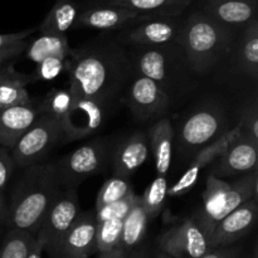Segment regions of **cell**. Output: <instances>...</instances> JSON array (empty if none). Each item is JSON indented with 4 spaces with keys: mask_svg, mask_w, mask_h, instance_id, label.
<instances>
[{
    "mask_svg": "<svg viewBox=\"0 0 258 258\" xmlns=\"http://www.w3.org/2000/svg\"><path fill=\"white\" fill-rule=\"evenodd\" d=\"M66 59L72 93L92 98L108 110L125 92L133 63L125 52L113 43L88 44L71 50Z\"/></svg>",
    "mask_w": 258,
    "mask_h": 258,
    "instance_id": "cell-1",
    "label": "cell"
},
{
    "mask_svg": "<svg viewBox=\"0 0 258 258\" xmlns=\"http://www.w3.org/2000/svg\"><path fill=\"white\" fill-rule=\"evenodd\" d=\"M54 165L37 164L25 169L15 186L8 211V226L37 236L38 229L62 191Z\"/></svg>",
    "mask_w": 258,
    "mask_h": 258,
    "instance_id": "cell-2",
    "label": "cell"
},
{
    "mask_svg": "<svg viewBox=\"0 0 258 258\" xmlns=\"http://www.w3.org/2000/svg\"><path fill=\"white\" fill-rule=\"evenodd\" d=\"M232 34L228 27L213 18L196 12L181 24L178 38L188 64L198 73L211 71L231 49Z\"/></svg>",
    "mask_w": 258,
    "mask_h": 258,
    "instance_id": "cell-3",
    "label": "cell"
},
{
    "mask_svg": "<svg viewBox=\"0 0 258 258\" xmlns=\"http://www.w3.org/2000/svg\"><path fill=\"white\" fill-rule=\"evenodd\" d=\"M62 140L64 141L62 123L50 116L40 113L37 121L12 149L13 160L22 169L37 165Z\"/></svg>",
    "mask_w": 258,
    "mask_h": 258,
    "instance_id": "cell-4",
    "label": "cell"
},
{
    "mask_svg": "<svg viewBox=\"0 0 258 258\" xmlns=\"http://www.w3.org/2000/svg\"><path fill=\"white\" fill-rule=\"evenodd\" d=\"M108 146L102 139L91 141L53 163L60 186L76 189L82 181L101 173L107 163Z\"/></svg>",
    "mask_w": 258,
    "mask_h": 258,
    "instance_id": "cell-5",
    "label": "cell"
},
{
    "mask_svg": "<svg viewBox=\"0 0 258 258\" xmlns=\"http://www.w3.org/2000/svg\"><path fill=\"white\" fill-rule=\"evenodd\" d=\"M80 213V199L76 189H63L45 214L35 236L37 241L42 243L43 249H47L52 257Z\"/></svg>",
    "mask_w": 258,
    "mask_h": 258,
    "instance_id": "cell-6",
    "label": "cell"
},
{
    "mask_svg": "<svg viewBox=\"0 0 258 258\" xmlns=\"http://www.w3.org/2000/svg\"><path fill=\"white\" fill-rule=\"evenodd\" d=\"M125 100L136 120L150 121L161 117L169 110L171 98L158 82L135 75L125 90Z\"/></svg>",
    "mask_w": 258,
    "mask_h": 258,
    "instance_id": "cell-7",
    "label": "cell"
},
{
    "mask_svg": "<svg viewBox=\"0 0 258 258\" xmlns=\"http://www.w3.org/2000/svg\"><path fill=\"white\" fill-rule=\"evenodd\" d=\"M176 47L178 43L160 47H139L135 57L131 59L135 75L155 81L169 93L171 86L175 83L174 76L179 70Z\"/></svg>",
    "mask_w": 258,
    "mask_h": 258,
    "instance_id": "cell-8",
    "label": "cell"
},
{
    "mask_svg": "<svg viewBox=\"0 0 258 258\" xmlns=\"http://www.w3.org/2000/svg\"><path fill=\"white\" fill-rule=\"evenodd\" d=\"M159 247L171 258H201L211 249L208 237L191 218L163 232Z\"/></svg>",
    "mask_w": 258,
    "mask_h": 258,
    "instance_id": "cell-9",
    "label": "cell"
},
{
    "mask_svg": "<svg viewBox=\"0 0 258 258\" xmlns=\"http://www.w3.org/2000/svg\"><path fill=\"white\" fill-rule=\"evenodd\" d=\"M71 92V91H70ZM72 95V103L62 120L64 141L82 140L100 130L107 108L92 98Z\"/></svg>",
    "mask_w": 258,
    "mask_h": 258,
    "instance_id": "cell-10",
    "label": "cell"
},
{
    "mask_svg": "<svg viewBox=\"0 0 258 258\" xmlns=\"http://www.w3.org/2000/svg\"><path fill=\"white\" fill-rule=\"evenodd\" d=\"M241 135L242 130L241 126H239L238 123V126L233 127L232 130L226 131V133L222 134L219 138H217L216 140L212 141L211 144H208L207 146L202 148L201 150H199V153H197V155L194 156L193 161H191L190 165L188 166L185 173L180 176V179H179L174 185H171L170 188H169L168 196L179 197L190 191V189L196 185L197 180H198V176L199 174H201L202 169H204L208 164H211L214 159L218 158V156Z\"/></svg>",
    "mask_w": 258,
    "mask_h": 258,
    "instance_id": "cell-11",
    "label": "cell"
},
{
    "mask_svg": "<svg viewBox=\"0 0 258 258\" xmlns=\"http://www.w3.org/2000/svg\"><path fill=\"white\" fill-rule=\"evenodd\" d=\"M97 221L93 213L81 212L70 231L58 244L54 258H88L97 252L96 248Z\"/></svg>",
    "mask_w": 258,
    "mask_h": 258,
    "instance_id": "cell-12",
    "label": "cell"
},
{
    "mask_svg": "<svg viewBox=\"0 0 258 258\" xmlns=\"http://www.w3.org/2000/svg\"><path fill=\"white\" fill-rule=\"evenodd\" d=\"M224 118L218 108L206 107L185 118L180 128V144L184 149L201 148L222 135Z\"/></svg>",
    "mask_w": 258,
    "mask_h": 258,
    "instance_id": "cell-13",
    "label": "cell"
},
{
    "mask_svg": "<svg viewBox=\"0 0 258 258\" xmlns=\"http://www.w3.org/2000/svg\"><path fill=\"white\" fill-rule=\"evenodd\" d=\"M257 212V198H253L224 217L209 236V248L228 247L246 236L256 223Z\"/></svg>",
    "mask_w": 258,
    "mask_h": 258,
    "instance_id": "cell-14",
    "label": "cell"
},
{
    "mask_svg": "<svg viewBox=\"0 0 258 258\" xmlns=\"http://www.w3.org/2000/svg\"><path fill=\"white\" fill-rule=\"evenodd\" d=\"M181 24L174 18L145 20L126 32L125 40L138 47H160L178 43Z\"/></svg>",
    "mask_w": 258,
    "mask_h": 258,
    "instance_id": "cell-15",
    "label": "cell"
},
{
    "mask_svg": "<svg viewBox=\"0 0 258 258\" xmlns=\"http://www.w3.org/2000/svg\"><path fill=\"white\" fill-rule=\"evenodd\" d=\"M150 19L151 18L139 14L133 10L125 9V8L97 4L80 12L76 25L92 28V29L113 30L120 29L128 24Z\"/></svg>",
    "mask_w": 258,
    "mask_h": 258,
    "instance_id": "cell-16",
    "label": "cell"
},
{
    "mask_svg": "<svg viewBox=\"0 0 258 258\" xmlns=\"http://www.w3.org/2000/svg\"><path fill=\"white\" fill-rule=\"evenodd\" d=\"M228 188L229 183L212 174L207 178L206 189L203 191V204L191 219L198 224L208 238L217 224L224 218V203Z\"/></svg>",
    "mask_w": 258,
    "mask_h": 258,
    "instance_id": "cell-17",
    "label": "cell"
},
{
    "mask_svg": "<svg viewBox=\"0 0 258 258\" xmlns=\"http://www.w3.org/2000/svg\"><path fill=\"white\" fill-rule=\"evenodd\" d=\"M257 151L258 144L241 135L218 156L219 163L212 175L232 176L256 170Z\"/></svg>",
    "mask_w": 258,
    "mask_h": 258,
    "instance_id": "cell-18",
    "label": "cell"
},
{
    "mask_svg": "<svg viewBox=\"0 0 258 258\" xmlns=\"http://www.w3.org/2000/svg\"><path fill=\"white\" fill-rule=\"evenodd\" d=\"M39 106L32 103L25 106L0 108V145L12 150L20 138L40 116Z\"/></svg>",
    "mask_w": 258,
    "mask_h": 258,
    "instance_id": "cell-19",
    "label": "cell"
},
{
    "mask_svg": "<svg viewBox=\"0 0 258 258\" xmlns=\"http://www.w3.org/2000/svg\"><path fill=\"white\" fill-rule=\"evenodd\" d=\"M150 146L148 135L136 133L123 140L112 154L113 175L127 178L133 175L149 158Z\"/></svg>",
    "mask_w": 258,
    "mask_h": 258,
    "instance_id": "cell-20",
    "label": "cell"
},
{
    "mask_svg": "<svg viewBox=\"0 0 258 258\" xmlns=\"http://www.w3.org/2000/svg\"><path fill=\"white\" fill-rule=\"evenodd\" d=\"M202 9L226 27L243 25L256 18V0H203Z\"/></svg>",
    "mask_w": 258,
    "mask_h": 258,
    "instance_id": "cell-21",
    "label": "cell"
},
{
    "mask_svg": "<svg viewBox=\"0 0 258 258\" xmlns=\"http://www.w3.org/2000/svg\"><path fill=\"white\" fill-rule=\"evenodd\" d=\"M148 139L155 160L156 173L158 175L166 176L170 170L174 141V127L170 118L163 117L156 121L149 130Z\"/></svg>",
    "mask_w": 258,
    "mask_h": 258,
    "instance_id": "cell-22",
    "label": "cell"
},
{
    "mask_svg": "<svg viewBox=\"0 0 258 258\" xmlns=\"http://www.w3.org/2000/svg\"><path fill=\"white\" fill-rule=\"evenodd\" d=\"M191 2L193 0H97L96 4L125 8L155 19L178 17Z\"/></svg>",
    "mask_w": 258,
    "mask_h": 258,
    "instance_id": "cell-23",
    "label": "cell"
},
{
    "mask_svg": "<svg viewBox=\"0 0 258 258\" xmlns=\"http://www.w3.org/2000/svg\"><path fill=\"white\" fill-rule=\"evenodd\" d=\"M80 8L75 0H55L39 25L42 34H64L76 25Z\"/></svg>",
    "mask_w": 258,
    "mask_h": 258,
    "instance_id": "cell-24",
    "label": "cell"
},
{
    "mask_svg": "<svg viewBox=\"0 0 258 258\" xmlns=\"http://www.w3.org/2000/svg\"><path fill=\"white\" fill-rule=\"evenodd\" d=\"M149 221L150 218L141 204V197L138 196L133 208L122 221V236H121L120 247L126 253L140 246L141 242L144 241L146 231H148Z\"/></svg>",
    "mask_w": 258,
    "mask_h": 258,
    "instance_id": "cell-25",
    "label": "cell"
},
{
    "mask_svg": "<svg viewBox=\"0 0 258 258\" xmlns=\"http://www.w3.org/2000/svg\"><path fill=\"white\" fill-rule=\"evenodd\" d=\"M71 50L68 38L64 34H40L32 43H28L25 48L28 59L35 64L49 57L67 59L70 58Z\"/></svg>",
    "mask_w": 258,
    "mask_h": 258,
    "instance_id": "cell-26",
    "label": "cell"
},
{
    "mask_svg": "<svg viewBox=\"0 0 258 258\" xmlns=\"http://www.w3.org/2000/svg\"><path fill=\"white\" fill-rule=\"evenodd\" d=\"M239 67L246 76L256 81L258 77V22L252 19L247 24L241 42Z\"/></svg>",
    "mask_w": 258,
    "mask_h": 258,
    "instance_id": "cell-27",
    "label": "cell"
},
{
    "mask_svg": "<svg viewBox=\"0 0 258 258\" xmlns=\"http://www.w3.org/2000/svg\"><path fill=\"white\" fill-rule=\"evenodd\" d=\"M30 81H33V76H25L22 73L0 81V108L30 105L32 100L25 88Z\"/></svg>",
    "mask_w": 258,
    "mask_h": 258,
    "instance_id": "cell-28",
    "label": "cell"
},
{
    "mask_svg": "<svg viewBox=\"0 0 258 258\" xmlns=\"http://www.w3.org/2000/svg\"><path fill=\"white\" fill-rule=\"evenodd\" d=\"M168 190L169 185L166 176L156 175V178L145 189L143 196H140L141 204L150 219L155 218L161 213L168 198Z\"/></svg>",
    "mask_w": 258,
    "mask_h": 258,
    "instance_id": "cell-29",
    "label": "cell"
},
{
    "mask_svg": "<svg viewBox=\"0 0 258 258\" xmlns=\"http://www.w3.org/2000/svg\"><path fill=\"white\" fill-rule=\"evenodd\" d=\"M35 243V237L28 232L10 229L3 242L0 258H28Z\"/></svg>",
    "mask_w": 258,
    "mask_h": 258,
    "instance_id": "cell-30",
    "label": "cell"
},
{
    "mask_svg": "<svg viewBox=\"0 0 258 258\" xmlns=\"http://www.w3.org/2000/svg\"><path fill=\"white\" fill-rule=\"evenodd\" d=\"M121 236H122V221L111 219V221L98 222L97 231H96V248L98 253H107L120 247Z\"/></svg>",
    "mask_w": 258,
    "mask_h": 258,
    "instance_id": "cell-31",
    "label": "cell"
},
{
    "mask_svg": "<svg viewBox=\"0 0 258 258\" xmlns=\"http://www.w3.org/2000/svg\"><path fill=\"white\" fill-rule=\"evenodd\" d=\"M131 193H134V190L127 178L118 175L111 176L103 183L98 191L97 198H96V209L121 201Z\"/></svg>",
    "mask_w": 258,
    "mask_h": 258,
    "instance_id": "cell-32",
    "label": "cell"
},
{
    "mask_svg": "<svg viewBox=\"0 0 258 258\" xmlns=\"http://www.w3.org/2000/svg\"><path fill=\"white\" fill-rule=\"evenodd\" d=\"M71 103H72V95L68 88H54L45 96L39 108L42 113L62 122L70 110Z\"/></svg>",
    "mask_w": 258,
    "mask_h": 258,
    "instance_id": "cell-33",
    "label": "cell"
},
{
    "mask_svg": "<svg viewBox=\"0 0 258 258\" xmlns=\"http://www.w3.org/2000/svg\"><path fill=\"white\" fill-rule=\"evenodd\" d=\"M136 198H138V196L134 191V193L128 194L126 198L121 199V201L107 204V206L102 207V208L96 209L95 217L97 223L98 222L111 221V219H120V221H123L126 218V216L128 214V212L131 211V208H133Z\"/></svg>",
    "mask_w": 258,
    "mask_h": 258,
    "instance_id": "cell-34",
    "label": "cell"
},
{
    "mask_svg": "<svg viewBox=\"0 0 258 258\" xmlns=\"http://www.w3.org/2000/svg\"><path fill=\"white\" fill-rule=\"evenodd\" d=\"M66 70V59L58 57H49L37 63L35 80L53 81ZM33 77V78H34Z\"/></svg>",
    "mask_w": 258,
    "mask_h": 258,
    "instance_id": "cell-35",
    "label": "cell"
},
{
    "mask_svg": "<svg viewBox=\"0 0 258 258\" xmlns=\"http://www.w3.org/2000/svg\"><path fill=\"white\" fill-rule=\"evenodd\" d=\"M239 126L242 135L258 144V108L256 103L244 108L241 115Z\"/></svg>",
    "mask_w": 258,
    "mask_h": 258,
    "instance_id": "cell-36",
    "label": "cell"
},
{
    "mask_svg": "<svg viewBox=\"0 0 258 258\" xmlns=\"http://www.w3.org/2000/svg\"><path fill=\"white\" fill-rule=\"evenodd\" d=\"M14 168L15 163L13 160L12 154L8 151V149L0 148V191H3L9 181Z\"/></svg>",
    "mask_w": 258,
    "mask_h": 258,
    "instance_id": "cell-37",
    "label": "cell"
},
{
    "mask_svg": "<svg viewBox=\"0 0 258 258\" xmlns=\"http://www.w3.org/2000/svg\"><path fill=\"white\" fill-rule=\"evenodd\" d=\"M27 45H28V42L27 39H25V40H22V42H18V43H14V44H10V45H7V47L0 48V64L9 63L10 60L19 57V55L25 50Z\"/></svg>",
    "mask_w": 258,
    "mask_h": 258,
    "instance_id": "cell-38",
    "label": "cell"
},
{
    "mask_svg": "<svg viewBox=\"0 0 258 258\" xmlns=\"http://www.w3.org/2000/svg\"><path fill=\"white\" fill-rule=\"evenodd\" d=\"M35 30V28H30V29L22 30V32L18 33H8V34H0V48L7 47V45L14 44V43L22 42L25 40Z\"/></svg>",
    "mask_w": 258,
    "mask_h": 258,
    "instance_id": "cell-39",
    "label": "cell"
},
{
    "mask_svg": "<svg viewBox=\"0 0 258 258\" xmlns=\"http://www.w3.org/2000/svg\"><path fill=\"white\" fill-rule=\"evenodd\" d=\"M201 258H238V249L233 247H217L211 248Z\"/></svg>",
    "mask_w": 258,
    "mask_h": 258,
    "instance_id": "cell-40",
    "label": "cell"
},
{
    "mask_svg": "<svg viewBox=\"0 0 258 258\" xmlns=\"http://www.w3.org/2000/svg\"><path fill=\"white\" fill-rule=\"evenodd\" d=\"M18 73L13 67V63H5V64H0V81L7 80V78L14 77Z\"/></svg>",
    "mask_w": 258,
    "mask_h": 258,
    "instance_id": "cell-41",
    "label": "cell"
},
{
    "mask_svg": "<svg viewBox=\"0 0 258 258\" xmlns=\"http://www.w3.org/2000/svg\"><path fill=\"white\" fill-rule=\"evenodd\" d=\"M98 258H127V253L121 247H117L116 249L107 252V253H101Z\"/></svg>",
    "mask_w": 258,
    "mask_h": 258,
    "instance_id": "cell-42",
    "label": "cell"
},
{
    "mask_svg": "<svg viewBox=\"0 0 258 258\" xmlns=\"http://www.w3.org/2000/svg\"><path fill=\"white\" fill-rule=\"evenodd\" d=\"M43 251H44V249H43L42 243H40V242H38L37 238H35V243H34V246H33L32 251H30L29 257L28 258H42Z\"/></svg>",
    "mask_w": 258,
    "mask_h": 258,
    "instance_id": "cell-43",
    "label": "cell"
},
{
    "mask_svg": "<svg viewBox=\"0 0 258 258\" xmlns=\"http://www.w3.org/2000/svg\"><path fill=\"white\" fill-rule=\"evenodd\" d=\"M130 258H148V254H146L144 251H140V252H135V253H134Z\"/></svg>",
    "mask_w": 258,
    "mask_h": 258,
    "instance_id": "cell-44",
    "label": "cell"
},
{
    "mask_svg": "<svg viewBox=\"0 0 258 258\" xmlns=\"http://www.w3.org/2000/svg\"><path fill=\"white\" fill-rule=\"evenodd\" d=\"M3 203H4V198H3V193L0 191V221L3 217Z\"/></svg>",
    "mask_w": 258,
    "mask_h": 258,
    "instance_id": "cell-45",
    "label": "cell"
},
{
    "mask_svg": "<svg viewBox=\"0 0 258 258\" xmlns=\"http://www.w3.org/2000/svg\"><path fill=\"white\" fill-rule=\"evenodd\" d=\"M155 258H171V257L168 256V254L164 253V252H163V253H160V254H159V256H156Z\"/></svg>",
    "mask_w": 258,
    "mask_h": 258,
    "instance_id": "cell-46",
    "label": "cell"
}]
</instances>
